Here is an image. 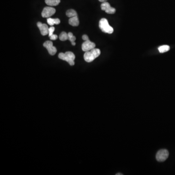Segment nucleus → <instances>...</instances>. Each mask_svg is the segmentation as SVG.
Segmentation results:
<instances>
[{
    "label": "nucleus",
    "instance_id": "obj_14",
    "mask_svg": "<svg viewBox=\"0 0 175 175\" xmlns=\"http://www.w3.org/2000/svg\"><path fill=\"white\" fill-rule=\"evenodd\" d=\"M170 46L167 45H165L163 46H160L158 48V50L159 51L160 53H164L170 50Z\"/></svg>",
    "mask_w": 175,
    "mask_h": 175
},
{
    "label": "nucleus",
    "instance_id": "obj_17",
    "mask_svg": "<svg viewBox=\"0 0 175 175\" xmlns=\"http://www.w3.org/2000/svg\"><path fill=\"white\" fill-rule=\"evenodd\" d=\"M55 30V28L54 27H52L49 28V36L50 37L51 35H52L54 34L53 33H54V31Z\"/></svg>",
    "mask_w": 175,
    "mask_h": 175
},
{
    "label": "nucleus",
    "instance_id": "obj_6",
    "mask_svg": "<svg viewBox=\"0 0 175 175\" xmlns=\"http://www.w3.org/2000/svg\"><path fill=\"white\" fill-rule=\"evenodd\" d=\"M101 8L102 10L105 11L108 14H115L116 12V9L111 7L110 4L107 2H104L101 4Z\"/></svg>",
    "mask_w": 175,
    "mask_h": 175
},
{
    "label": "nucleus",
    "instance_id": "obj_15",
    "mask_svg": "<svg viewBox=\"0 0 175 175\" xmlns=\"http://www.w3.org/2000/svg\"><path fill=\"white\" fill-rule=\"evenodd\" d=\"M59 39L61 41H65L69 40V35L65 32H62L60 34Z\"/></svg>",
    "mask_w": 175,
    "mask_h": 175
},
{
    "label": "nucleus",
    "instance_id": "obj_13",
    "mask_svg": "<svg viewBox=\"0 0 175 175\" xmlns=\"http://www.w3.org/2000/svg\"><path fill=\"white\" fill-rule=\"evenodd\" d=\"M66 14V16L69 18L73 17L74 16H77V12L73 9H69L67 11Z\"/></svg>",
    "mask_w": 175,
    "mask_h": 175
},
{
    "label": "nucleus",
    "instance_id": "obj_4",
    "mask_svg": "<svg viewBox=\"0 0 175 175\" xmlns=\"http://www.w3.org/2000/svg\"><path fill=\"white\" fill-rule=\"evenodd\" d=\"M169 156V152L166 149H161L157 153L156 158L157 161L163 162L167 160Z\"/></svg>",
    "mask_w": 175,
    "mask_h": 175
},
{
    "label": "nucleus",
    "instance_id": "obj_9",
    "mask_svg": "<svg viewBox=\"0 0 175 175\" xmlns=\"http://www.w3.org/2000/svg\"><path fill=\"white\" fill-rule=\"evenodd\" d=\"M37 26L40 30V33L43 35H46L49 34V28L48 25L45 23H42L41 22H38L37 23Z\"/></svg>",
    "mask_w": 175,
    "mask_h": 175
},
{
    "label": "nucleus",
    "instance_id": "obj_21",
    "mask_svg": "<svg viewBox=\"0 0 175 175\" xmlns=\"http://www.w3.org/2000/svg\"><path fill=\"white\" fill-rule=\"evenodd\" d=\"M72 44L73 46H75L76 45V43H74V42H73V43H72Z\"/></svg>",
    "mask_w": 175,
    "mask_h": 175
},
{
    "label": "nucleus",
    "instance_id": "obj_22",
    "mask_svg": "<svg viewBox=\"0 0 175 175\" xmlns=\"http://www.w3.org/2000/svg\"><path fill=\"white\" fill-rule=\"evenodd\" d=\"M116 175H123V174H120V173H118V174H116Z\"/></svg>",
    "mask_w": 175,
    "mask_h": 175
},
{
    "label": "nucleus",
    "instance_id": "obj_7",
    "mask_svg": "<svg viewBox=\"0 0 175 175\" xmlns=\"http://www.w3.org/2000/svg\"><path fill=\"white\" fill-rule=\"evenodd\" d=\"M56 9L53 7L47 6L44 8L41 15L43 18H49L51 16H53L56 13Z\"/></svg>",
    "mask_w": 175,
    "mask_h": 175
},
{
    "label": "nucleus",
    "instance_id": "obj_16",
    "mask_svg": "<svg viewBox=\"0 0 175 175\" xmlns=\"http://www.w3.org/2000/svg\"><path fill=\"white\" fill-rule=\"evenodd\" d=\"M69 35V40L71 41V43L74 42V41L76 40V38L75 36L73 35L72 33L69 32V33L68 34Z\"/></svg>",
    "mask_w": 175,
    "mask_h": 175
},
{
    "label": "nucleus",
    "instance_id": "obj_10",
    "mask_svg": "<svg viewBox=\"0 0 175 175\" xmlns=\"http://www.w3.org/2000/svg\"><path fill=\"white\" fill-rule=\"evenodd\" d=\"M69 23L73 27H77L79 24V19L77 16H74L73 17L70 18L69 20Z\"/></svg>",
    "mask_w": 175,
    "mask_h": 175
},
{
    "label": "nucleus",
    "instance_id": "obj_2",
    "mask_svg": "<svg viewBox=\"0 0 175 175\" xmlns=\"http://www.w3.org/2000/svg\"><path fill=\"white\" fill-rule=\"evenodd\" d=\"M58 58L68 62L70 65L73 66L74 65L75 56L72 52H66L65 53H60L58 54Z\"/></svg>",
    "mask_w": 175,
    "mask_h": 175
},
{
    "label": "nucleus",
    "instance_id": "obj_19",
    "mask_svg": "<svg viewBox=\"0 0 175 175\" xmlns=\"http://www.w3.org/2000/svg\"><path fill=\"white\" fill-rule=\"evenodd\" d=\"M82 39L84 40H85V41H86V40H89V37H88V35H83Z\"/></svg>",
    "mask_w": 175,
    "mask_h": 175
},
{
    "label": "nucleus",
    "instance_id": "obj_1",
    "mask_svg": "<svg viewBox=\"0 0 175 175\" xmlns=\"http://www.w3.org/2000/svg\"><path fill=\"white\" fill-rule=\"evenodd\" d=\"M101 51L99 49L94 48L93 49L85 52L84 55V58L87 62H91L99 56Z\"/></svg>",
    "mask_w": 175,
    "mask_h": 175
},
{
    "label": "nucleus",
    "instance_id": "obj_20",
    "mask_svg": "<svg viewBox=\"0 0 175 175\" xmlns=\"http://www.w3.org/2000/svg\"><path fill=\"white\" fill-rule=\"evenodd\" d=\"M100 2H105L107 1L108 0H98Z\"/></svg>",
    "mask_w": 175,
    "mask_h": 175
},
{
    "label": "nucleus",
    "instance_id": "obj_8",
    "mask_svg": "<svg viewBox=\"0 0 175 175\" xmlns=\"http://www.w3.org/2000/svg\"><path fill=\"white\" fill-rule=\"evenodd\" d=\"M95 47V44L90 40H86L82 45V49L84 52L89 51Z\"/></svg>",
    "mask_w": 175,
    "mask_h": 175
},
{
    "label": "nucleus",
    "instance_id": "obj_3",
    "mask_svg": "<svg viewBox=\"0 0 175 175\" xmlns=\"http://www.w3.org/2000/svg\"><path fill=\"white\" fill-rule=\"evenodd\" d=\"M99 27L101 31L105 33L112 34L113 32V28L110 26L108 20L105 18L101 19L99 21Z\"/></svg>",
    "mask_w": 175,
    "mask_h": 175
},
{
    "label": "nucleus",
    "instance_id": "obj_5",
    "mask_svg": "<svg viewBox=\"0 0 175 175\" xmlns=\"http://www.w3.org/2000/svg\"><path fill=\"white\" fill-rule=\"evenodd\" d=\"M44 46L48 50V53L52 56H54L57 52L56 48L53 46V44L51 41H46L44 44Z\"/></svg>",
    "mask_w": 175,
    "mask_h": 175
},
{
    "label": "nucleus",
    "instance_id": "obj_18",
    "mask_svg": "<svg viewBox=\"0 0 175 175\" xmlns=\"http://www.w3.org/2000/svg\"><path fill=\"white\" fill-rule=\"evenodd\" d=\"M50 37V39L51 40H56V39L58 38V36H57L56 35L53 34L52 35H51Z\"/></svg>",
    "mask_w": 175,
    "mask_h": 175
},
{
    "label": "nucleus",
    "instance_id": "obj_12",
    "mask_svg": "<svg viewBox=\"0 0 175 175\" xmlns=\"http://www.w3.org/2000/svg\"><path fill=\"white\" fill-rule=\"evenodd\" d=\"M45 3L51 6H56L60 2V0H45Z\"/></svg>",
    "mask_w": 175,
    "mask_h": 175
},
{
    "label": "nucleus",
    "instance_id": "obj_11",
    "mask_svg": "<svg viewBox=\"0 0 175 175\" xmlns=\"http://www.w3.org/2000/svg\"><path fill=\"white\" fill-rule=\"evenodd\" d=\"M47 23L49 25L53 26L54 24H59L60 23V21L59 19H52L48 18L47 19Z\"/></svg>",
    "mask_w": 175,
    "mask_h": 175
}]
</instances>
